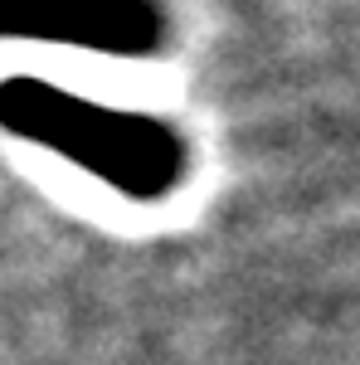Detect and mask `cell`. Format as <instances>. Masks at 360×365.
Segmentation results:
<instances>
[{
	"instance_id": "cell-2",
	"label": "cell",
	"mask_w": 360,
	"mask_h": 365,
	"mask_svg": "<svg viewBox=\"0 0 360 365\" xmlns=\"http://www.w3.org/2000/svg\"><path fill=\"white\" fill-rule=\"evenodd\" d=\"M0 34L98 54H151L166 34V15L156 0H0Z\"/></svg>"
},
{
	"instance_id": "cell-1",
	"label": "cell",
	"mask_w": 360,
	"mask_h": 365,
	"mask_svg": "<svg viewBox=\"0 0 360 365\" xmlns=\"http://www.w3.org/2000/svg\"><path fill=\"white\" fill-rule=\"evenodd\" d=\"M0 127L10 137L68 156L73 166H83L88 175L141 205L166 200L185 175V141L161 117L103 108L44 78L0 83Z\"/></svg>"
}]
</instances>
